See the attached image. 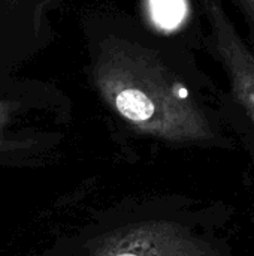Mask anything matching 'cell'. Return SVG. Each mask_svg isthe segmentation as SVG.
<instances>
[{"label": "cell", "instance_id": "obj_1", "mask_svg": "<svg viewBox=\"0 0 254 256\" xmlns=\"http://www.w3.org/2000/svg\"><path fill=\"white\" fill-rule=\"evenodd\" d=\"M90 78L100 99L133 129L171 142L216 138L201 99L153 50L91 33Z\"/></svg>", "mask_w": 254, "mask_h": 256}, {"label": "cell", "instance_id": "obj_2", "mask_svg": "<svg viewBox=\"0 0 254 256\" xmlns=\"http://www.w3.org/2000/svg\"><path fill=\"white\" fill-rule=\"evenodd\" d=\"M67 120L69 99L52 82L0 72V168L48 165Z\"/></svg>", "mask_w": 254, "mask_h": 256}, {"label": "cell", "instance_id": "obj_3", "mask_svg": "<svg viewBox=\"0 0 254 256\" xmlns=\"http://www.w3.org/2000/svg\"><path fill=\"white\" fill-rule=\"evenodd\" d=\"M63 0H0V72L16 74L52 38L49 14Z\"/></svg>", "mask_w": 254, "mask_h": 256}, {"label": "cell", "instance_id": "obj_4", "mask_svg": "<svg viewBox=\"0 0 254 256\" xmlns=\"http://www.w3.org/2000/svg\"><path fill=\"white\" fill-rule=\"evenodd\" d=\"M87 256H219V252L181 225L154 220L111 232Z\"/></svg>", "mask_w": 254, "mask_h": 256}, {"label": "cell", "instance_id": "obj_5", "mask_svg": "<svg viewBox=\"0 0 254 256\" xmlns=\"http://www.w3.org/2000/svg\"><path fill=\"white\" fill-rule=\"evenodd\" d=\"M208 18L213 45L228 74L231 92L254 126V54L238 34L223 0H201Z\"/></svg>", "mask_w": 254, "mask_h": 256}, {"label": "cell", "instance_id": "obj_6", "mask_svg": "<svg viewBox=\"0 0 254 256\" xmlns=\"http://www.w3.org/2000/svg\"><path fill=\"white\" fill-rule=\"evenodd\" d=\"M154 10L160 21L175 22L180 18V12L183 10V8L178 0H156Z\"/></svg>", "mask_w": 254, "mask_h": 256}, {"label": "cell", "instance_id": "obj_7", "mask_svg": "<svg viewBox=\"0 0 254 256\" xmlns=\"http://www.w3.org/2000/svg\"><path fill=\"white\" fill-rule=\"evenodd\" d=\"M238 3L243 8L244 15L247 16V20H249V22H250V26H252L254 32V0H238Z\"/></svg>", "mask_w": 254, "mask_h": 256}]
</instances>
